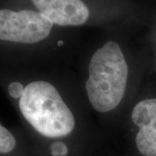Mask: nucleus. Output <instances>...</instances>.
I'll list each match as a JSON object with an SVG mask.
<instances>
[{
	"instance_id": "1",
	"label": "nucleus",
	"mask_w": 156,
	"mask_h": 156,
	"mask_svg": "<svg viewBox=\"0 0 156 156\" xmlns=\"http://www.w3.org/2000/svg\"><path fill=\"white\" fill-rule=\"evenodd\" d=\"M13 99L38 138L36 156L102 154L106 137L89 114L69 66H52L44 76L21 83L20 92Z\"/></svg>"
},
{
	"instance_id": "2",
	"label": "nucleus",
	"mask_w": 156,
	"mask_h": 156,
	"mask_svg": "<svg viewBox=\"0 0 156 156\" xmlns=\"http://www.w3.org/2000/svg\"><path fill=\"white\" fill-rule=\"evenodd\" d=\"M75 75L84 103L106 139L137 94V56L108 39L76 56Z\"/></svg>"
},
{
	"instance_id": "3",
	"label": "nucleus",
	"mask_w": 156,
	"mask_h": 156,
	"mask_svg": "<svg viewBox=\"0 0 156 156\" xmlns=\"http://www.w3.org/2000/svg\"><path fill=\"white\" fill-rule=\"evenodd\" d=\"M114 134L122 144L123 153L119 155L156 156V96L136 94Z\"/></svg>"
},
{
	"instance_id": "4",
	"label": "nucleus",
	"mask_w": 156,
	"mask_h": 156,
	"mask_svg": "<svg viewBox=\"0 0 156 156\" xmlns=\"http://www.w3.org/2000/svg\"><path fill=\"white\" fill-rule=\"evenodd\" d=\"M55 24L37 11L0 10V40L37 44L50 38Z\"/></svg>"
},
{
	"instance_id": "5",
	"label": "nucleus",
	"mask_w": 156,
	"mask_h": 156,
	"mask_svg": "<svg viewBox=\"0 0 156 156\" xmlns=\"http://www.w3.org/2000/svg\"><path fill=\"white\" fill-rule=\"evenodd\" d=\"M37 11L56 26L77 27L89 21L91 12L83 0H31Z\"/></svg>"
}]
</instances>
